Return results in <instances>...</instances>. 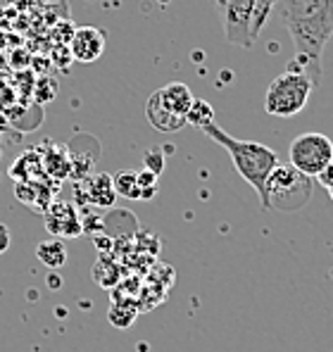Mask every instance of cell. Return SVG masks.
<instances>
[{
  "label": "cell",
  "instance_id": "6da1fadb",
  "mask_svg": "<svg viewBox=\"0 0 333 352\" xmlns=\"http://www.w3.org/2000/svg\"><path fill=\"white\" fill-rule=\"evenodd\" d=\"M277 5L295 45V62L316 88L326 43L333 38V0H277Z\"/></svg>",
  "mask_w": 333,
  "mask_h": 352
},
{
  "label": "cell",
  "instance_id": "7a4b0ae2",
  "mask_svg": "<svg viewBox=\"0 0 333 352\" xmlns=\"http://www.w3.org/2000/svg\"><path fill=\"white\" fill-rule=\"evenodd\" d=\"M207 138H212L215 143L226 150L228 157H231L236 172L243 176V181L255 188V193L259 195V205L262 210H269V200H267V181L269 174L274 172V167L279 164V155L277 150H272L264 143L257 141H246V138H236L231 133H226L219 124H207L205 129H200Z\"/></svg>",
  "mask_w": 333,
  "mask_h": 352
},
{
  "label": "cell",
  "instance_id": "3957f363",
  "mask_svg": "<svg viewBox=\"0 0 333 352\" xmlns=\"http://www.w3.org/2000/svg\"><path fill=\"white\" fill-rule=\"evenodd\" d=\"M312 91H314L312 79L305 74L298 62L290 60L288 69L269 84L267 96H264V110H267V115L281 119L295 117L310 102Z\"/></svg>",
  "mask_w": 333,
  "mask_h": 352
},
{
  "label": "cell",
  "instance_id": "277c9868",
  "mask_svg": "<svg viewBox=\"0 0 333 352\" xmlns=\"http://www.w3.org/2000/svg\"><path fill=\"white\" fill-rule=\"evenodd\" d=\"M193 98L195 96L191 93V88L181 84V81L162 86L145 102L148 122L153 124V129H158L162 133L179 131V129L186 126V115H189Z\"/></svg>",
  "mask_w": 333,
  "mask_h": 352
},
{
  "label": "cell",
  "instance_id": "5b68a950",
  "mask_svg": "<svg viewBox=\"0 0 333 352\" xmlns=\"http://www.w3.org/2000/svg\"><path fill=\"white\" fill-rule=\"evenodd\" d=\"M312 176H305L293 164H277L267 181L269 210L298 212L312 200Z\"/></svg>",
  "mask_w": 333,
  "mask_h": 352
},
{
  "label": "cell",
  "instance_id": "8992f818",
  "mask_svg": "<svg viewBox=\"0 0 333 352\" xmlns=\"http://www.w3.org/2000/svg\"><path fill=\"white\" fill-rule=\"evenodd\" d=\"M290 164L305 176H316L333 160V143L324 133H300L290 143Z\"/></svg>",
  "mask_w": 333,
  "mask_h": 352
},
{
  "label": "cell",
  "instance_id": "52a82bcc",
  "mask_svg": "<svg viewBox=\"0 0 333 352\" xmlns=\"http://www.w3.org/2000/svg\"><path fill=\"white\" fill-rule=\"evenodd\" d=\"M257 0H224V38L236 48H253V19Z\"/></svg>",
  "mask_w": 333,
  "mask_h": 352
},
{
  "label": "cell",
  "instance_id": "ba28073f",
  "mask_svg": "<svg viewBox=\"0 0 333 352\" xmlns=\"http://www.w3.org/2000/svg\"><path fill=\"white\" fill-rule=\"evenodd\" d=\"M45 226L55 238H79L83 234V221L76 207L65 200H57L45 210Z\"/></svg>",
  "mask_w": 333,
  "mask_h": 352
},
{
  "label": "cell",
  "instance_id": "9c48e42d",
  "mask_svg": "<svg viewBox=\"0 0 333 352\" xmlns=\"http://www.w3.org/2000/svg\"><path fill=\"white\" fill-rule=\"evenodd\" d=\"M105 31L98 29V27H79L72 34L69 41V53L72 58L81 65H91L105 53Z\"/></svg>",
  "mask_w": 333,
  "mask_h": 352
},
{
  "label": "cell",
  "instance_id": "30bf717a",
  "mask_svg": "<svg viewBox=\"0 0 333 352\" xmlns=\"http://www.w3.org/2000/svg\"><path fill=\"white\" fill-rule=\"evenodd\" d=\"M83 193H86L88 203L100 207H110L114 203V198H117L110 174H96L91 179H86L83 181Z\"/></svg>",
  "mask_w": 333,
  "mask_h": 352
},
{
  "label": "cell",
  "instance_id": "8fae6325",
  "mask_svg": "<svg viewBox=\"0 0 333 352\" xmlns=\"http://www.w3.org/2000/svg\"><path fill=\"white\" fill-rule=\"evenodd\" d=\"M36 257L48 269H62L67 264V245L60 238H48L36 245Z\"/></svg>",
  "mask_w": 333,
  "mask_h": 352
},
{
  "label": "cell",
  "instance_id": "7c38bea8",
  "mask_svg": "<svg viewBox=\"0 0 333 352\" xmlns=\"http://www.w3.org/2000/svg\"><path fill=\"white\" fill-rule=\"evenodd\" d=\"M112 186H114V193L124 195L129 200H140V188H138V181H136V172L127 169V172H117L112 176Z\"/></svg>",
  "mask_w": 333,
  "mask_h": 352
},
{
  "label": "cell",
  "instance_id": "4fadbf2b",
  "mask_svg": "<svg viewBox=\"0 0 333 352\" xmlns=\"http://www.w3.org/2000/svg\"><path fill=\"white\" fill-rule=\"evenodd\" d=\"M186 124H193L197 129H205L207 124H215V110H212L210 102L202 100V98H193L189 115H186Z\"/></svg>",
  "mask_w": 333,
  "mask_h": 352
},
{
  "label": "cell",
  "instance_id": "5bb4252c",
  "mask_svg": "<svg viewBox=\"0 0 333 352\" xmlns=\"http://www.w3.org/2000/svg\"><path fill=\"white\" fill-rule=\"evenodd\" d=\"M274 5L277 0H257V8H255V19H253V38L257 41V36L262 34V29L267 27L269 14L274 12Z\"/></svg>",
  "mask_w": 333,
  "mask_h": 352
},
{
  "label": "cell",
  "instance_id": "9a60e30c",
  "mask_svg": "<svg viewBox=\"0 0 333 352\" xmlns=\"http://www.w3.org/2000/svg\"><path fill=\"white\" fill-rule=\"evenodd\" d=\"M136 181H138V188H140V200L153 198L155 190H158V174L143 169V172H136Z\"/></svg>",
  "mask_w": 333,
  "mask_h": 352
},
{
  "label": "cell",
  "instance_id": "2e32d148",
  "mask_svg": "<svg viewBox=\"0 0 333 352\" xmlns=\"http://www.w3.org/2000/svg\"><path fill=\"white\" fill-rule=\"evenodd\" d=\"M145 169L148 172H153V174H162V169H164V157H162V153L160 150H148V155H145Z\"/></svg>",
  "mask_w": 333,
  "mask_h": 352
},
{
  "label": "cell",
  "instance_id": "e0dca14e",
  "mask_svg": "<svg viewBox=\"0 0 333 352\" xmlns=\"http://www.w3.org/2000/svg\"><path fill=\"white\" fill-rule=\"evenodd\" d=\"M314 179L319 181V184L324 186V188H329V186H333V160H331L329 164H326L324 169H321L319 174L314 176Z\"/></svg>",
  "mask_w": 333,
  "mask_h": 352
},
{
  "label": "cell",
  "instance_id": "ac0fdd59",
  "mask_svg": "<svg viewBox=\"0 0 333 352\" xmlns=\"http://www.w3.org/2000/svg\"><path fill=\"white\" fill-rule=\"evenodd\" d=\"M8 248H10V229L5 224H0V255L8 252Z\"/></svg>",
  "mask_w": 333,
  "mask_h": 352
},
{
  "label": "cell",
  "instance_id": "d6986e66",
  "mask_svg": "<svg viewBox=\"0 0 333 352\" xmlns=\"http://www.w3.org/2000/svg\"><path fill=\"white\" fill-rule=\"evenodd\" d=\"M48 283H50V288H60V276H55L53 274V276L48 278Z\"/></svg>",
  "mask_w": 333,
  "mask_h": 352
},
{
  "label": "cell",
  "instance_id": "ffe728a7",
  "mask_svg": "<svg viewBox=\"0 0 333 352\" xmlns=\"http://www.w3.org/2000/svg\"><path fill=\"white\" fill-rule=\"evenodd\" d=\"M212 3H215V8H217V10H219V12H222V8H224V0H212Z\"/></svg>",
  "mask_w": 333,
  "mask_h": 352
},
{
  "label": "cell",
  "instance_id": "44dd1931",
  "mask_svg": "<svg viewBox=\"0 0 333 352\" xmlns=\"http://www.w3.org/2000/svg\"><path fill=\"white\" fill-rule=\"evenodd\" d=\"M326 190H329V198H331V203H333V186H329Z\"/></svg>",
  "mask_w": 333,
  "mask_h": 352
}]
</instances>
